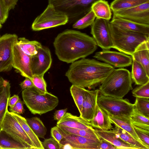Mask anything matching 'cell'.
Returning a JSON list of instances; mask_svg holds the SVG:
<instances>
[{
    "mask_svg": "<svg viewBox=\"0 0 149 149\" xmlns=\"http://www.w3.org/2000/svg\"><path fill=\"white\" fill-rule=\"evenodd\" d=\"M58 59L72 63L93 53L97 45L92 37L79 31L67 29L59 33L53 43Z\"/></svg>",
    "mask_w": 149,
    "mask_h": 149,
    "instance_id": "obj_1",
    "label": "cell"
},
{
    "mask_svg": "<svg viewBox=\"0 0 149 149\" xmlns=\"http://www.w3.org/2000/svg\"><path fill=\"white\" fill-rule=\"evenodd\" d=\"M114 69L106 63L84 58L72 63L65 75L73 85L94 90Z\"/></svg>",
    "mask_w": 149,
    "mask_h": 149,
    "instance_id": "obj_2",
    "label": "cell"
},
{
    "mask_svg": "<svg viewBox=\"0 0 149 149\" xmlns=\"http://www.w3.org/2000/svg\"><path fill=\"white\" fill-rule=\"evenodd\" d=\"M131 73L123 68L114 69L99 86V94L123 98L133 89Z\"/></svg>",
    "mask_w": 149,
    "mask_h": 149,
    "instance_id": "obj_3",
    "label": "cell"
},
{
    "mask_svg": "<svg viewBox=\"0 0 149 149\" xmlns=\"http://www.w3.org/2000/svg\"><path fill=\"white\" fill-rule=\"evenodd\" d=\"M112 48L131 56L142 42L149 40L146 35L122 29L110 22Z\"/></svg>",
    "mask_w": 149,
    "mask_h": 149,
    "instance_id": "obj_4",
    "label": "cell"
},
{
    "mask_svg": "<svg viewBox=\"0 0 149 149\" xmlns=\"http://www.w3.org/2000/svg\"><path fill=\"white\" fill-rule=\"evenodd\" d=\"M22 96L24 104L31 113L41 115L54 109L58 105V97L47 92L39 94L33 86L23 90Z\"/></svg>",
    "mask_w": 149,
    "mask_h": 149,
    "instance_id": "obj_5",
    "label": "cell"
},
{
    "mask_svg": "<svg viewBox=\"0 0 149 149\" xmlns=\"http://www.w3.org/2000/svg\"><path fill=\"white\" fill-rule=\"evenodd\" d=\"M100 0H48L49 4L65 14L70 20L78 19L90 10L92 5Z\"/></svg>",
    "mask_w": 149,
    "mask_h": 149,
    "instance_id": "obj_6",
    "label": "cell"
},
{
    "mask_svg": "<svg viewBox=\"0 0 149 149\" xmlns=\"http://www.w3.org/2000/svg\"><path fill=\"white\" fill-rule=\"evenodd\" d=\"M99 94L97 99V104L108 115L130 117L134 107V104L128 99Z\"/></svg>",
    "mask_w": 149,
    "mask_h": 149,
    "instance_id": "obj_7",
    "label": "cell"
},
{
    "mask_svg": "<svg viewBox=\"0 0 149 149\" xmlns=\"http://www.w3.org/2000/svg\"><path fill=\"white\" fill-rule=\"evenodd\" d=\"M68 22V17L65 14L49 3L44 11L34 20L31 28L33 31H39L64 25Z\"/></svg>",
    "mask_w": 149,
    "mask_h": 149,
    "instance_id": "obj_8",
    "label": "cell"
},
{
    "mask_svg": "<svg viewBox=\"0 0 149 149\" xmlns=\"http://www.w3.org/2000/svg\"><path fill=\"white\" fill-rule=\"evenodd\" d=\"M1 130H3L27 148L35 149L31 139L17 120L7 109L1 123Z\"/></svg>",
    "mask_w": 149,
    "mask_h": 149,
    "instance_id": "obj_9",
    "label": "cell"
},
{
    "mask_svg": "<svg viewBox=\"0 0 149 149\" xmlns=\"http://www.w3.org/2000/svg\"><path fill=\"white\" fill-rule=\"evenodd\" d=\"M91 33L97 45L103 50L112 48L109 20L96 18L91 25Z\"/></svg>",
    "mask_w": 149,
    "mask_h": 149,
    "instance_id": "obj_10",
    "label": "cell"
},
{
    "mask_svg": "<svg viewBox=\"0 0 149 149\" xmlns=\"http://www.w3.org/2000/svg\"><path fill=\"white\" fill-rule=\"evenodd\" d=\"M18 40L15 34H5L0 37V72L12 69L14 45Z\"/></svg>",
    "mask_w": 149,
    "mask_h": 149,
    "instance_id": "obj_11",
    "label": "cell"
},
{
    "mask_svg": "<svg viewBox=\"0 0 149 149\" xmlns=\"http://www.w3.org/2000/svg\"><path fill=\"white\" fill-rule=\"evenodd\" d=\"M113 12V16L137 23L149 25V2Z\"/></svg>",
    "mask_w": 149,
    "mask_h": 149,
    "instance_id": "obj_12",
    "label": "cell"
},
{
    "mask_svg": "<svg viewBox=\"0 0 149 149\" xmlns=\"http://www.w3.org/2000/svg\"><path fill=\"white\" fill-rule=\"evenodd\" d=\"M93 57L104 62L115 68H123L132 65L133 59L131 56L123 52L102 50L96 52Z\"/></svg>",
    "mask_w": 149,
    "mask_h": 149,
    "instance_id": "obj_13",
    "label": "cell"
},
{
    "mask_svg": "<svg viewBox=\"0 0 149 149\" xmlns=\"http://www.w3.org/2000/svg\"><path fill=\"white\" fill-rule=\"evenodd\" d=\"M52 59L49 48L45 46L38 49L31 56V66L33 75H44L51 67Z\"/></svg>",
    "mask_w": 149,
    "mask_h": 149,
    "instance_id": "obj_14",
    "label": "cell"
},
{
    "mask_svg": "<svg viewBox=\"0 0 149 149\" xmlns=\"http://www.w3.org/2000/svg\"><path fill=\"white\" fill-rule=\"evenodd\" d=\"M16 42L13 47V67L22 76L31 80L33 75L31 66V56L24 53Z\"/></svg>",
    "mask_w": 149,
    "mask_h": 149,
    "instance_id": "obj_15",
    "label": "cell"
},
{
    "mask_svg": "<svg viewBox=\"0 0 149 149\" xmlns=\"http://www.w3.org/2000/svg\"><path fill=\"white\" fill-rule=\"evenodd\" d=\"M58 128L63 137L61 141L69 143L73 149H99L100 140L89 139L69 133Z\"/></svg>",
    "mask_w": 149,
    "mask_h": 149,
    "instance_id": "obj_16",
    "label": "cell"
},
{
    "mask_svg": "<svg viewBox=\"0 0 149 149\" xmlns=\"http://www.w3.org/2000/svg\"><path fill=\"white\" fill-rule=\"evenodd\" d=\"M99 94V89L91 91L86 89L79 116L87 121L90 122L93 118Z\"/></svg>",
    "mask_w": 149,
    "mask_h": 149,
    "instance_id": "obj_17",
    "label": "cell"
},
{
    "mask_svg": "<svg viewBox=\"0 0 149 149\" xmlns=\"http://www.w3.org/2000/svg\"><path fill=\"white\" fill-rule=\"evenodd\" d=\"M56 125L72 128L95 132V129L87 121L80 116L66 112L62 117L58 121Z\"/></svg>",
    "mask_w": 149,
    "mask_h": 149,
    "instance_id": "obj_18",
    "label": "cell"
},
{
    "mask_svg": "<svg viewBox=\"0 0 149 149\" xmlns=\"http://www.w3.org/2000/svg\"><path fill=\"white\" fill-rule=\"evenodd\" d=\"M110 22L122 29L142 33L149 37V25L137 23L113 16Z\"/></svg>",
    "mask_w": 149,
    "mask_h": 149,
    "instance_id": "obj_19",
    "label": "cell"
},
{
    "mask_svg": "<svg viewBox=\"0 0 149 149\" xmlns=\"http://www.w3.org/2000/svg\"><path fill=\"white\" fill-rule=\"evenodd\" d=\"M89 123L93 127L102 131L109 130L113 128V123L108 114L97 104L93 118Z\"/></svg>",
    "mask_w": 149,
    "mask_h": 149,
    "instance_id": "obj_20",
    "label": "cell"
},
{
    "mask_svg": "<svg viewBox=\"0 0 149 149\" xmlns=\"http://www.w3.org/2000/svg\"><path fill=\"white\" fill-rule=\"evenodd\" d=\"M95 132L100 138L104 139L111 143L117 149H139L123 140L111 130L102 131L97 129Z\"/></svg>",
    "mask_w": 149,
    "mask_h": 149,
    "instance_id": "obj_21",
    "label": "cell"
},
{
    "mask_svg": "<svg viewBox=\"0 0 149 149\" xmlns=\"http://www.w3.org/2000/svg\"><path fill=\"white\" fill-rule=\"evenodd\" d=\"M131 56L142 65L149 75V40L139 45Z\"/></svg>",
    "mask_w": 149,
    "mask_h": 149,
    "instance_id": "obj_22",
    "label": "cell"
},
{
    "mask_svg": "<svg viewBox=\"0 0 149 149\" xmlns=\"http://www.w3.org/2000/svg\"><path fill=\"white\" fill-rule=\"evenodd\" d=\"M132 65L131 77L136 85H142L149 81V75L140 63L133 59Z\"/></svg>",
    "mask_w": 149,
    "mask_h": 149,
    "instance_id": "obj_23",
    "label": "cell"
},
{
    "mask_svg": "<svg viewBox=\"0 0 149 149\" xmlns=\"http://www.w3.org/2000/svg\"><path fill=\"white\" fill-rule=\"evenodd\" d=\"M108 116L113 124L125 130L136 140L142 143L135 131L130 117H126L110 115H108Z\"/></svg>",
    "mask_w": 149,
    "mask_h": 149,
    "instance_id": "obj_24",
    "label": "cell"
},
{
    "mask_svg": "<svg viewBox=\"0 0 149 149\" xmlns=\"http://www.w3.org/2000/svg\"><path fill=\"white\" fill-rule=\"evenodd\" d=\"M20 124L31 141L36 149H44L42 142L34 133L28 125L26 119L19 114L10 112Z\"/></svg>",
    "mask_w": 149,
    "mask_h": 149,
    "instance_id": "obj_25",
    "label": "cell"
},
{
    "mask_svg": "<svg viewBox=\"0 0 149 149\" xmlns=\"http://www.w3.org/2000/svg\"><path fill=\"white\" fill-rule=\"evenodd\" d=\"M91 10L96 17L109 20L111 16V10L107 1L100 0L92 6Z\"/></svg>",
    "mask_w": 149,
    "mask_h": 149,
    "instance_id": "obj_26",
    "label": "cell"
},
{
    "mask_svg": "<svg viewBox=\"0 0 149 149\" xmlns=\"http://www.w3.org/2000/svg\"><path fill=\"white\" fill-rule=\"evenodd\" d=\"M18 40L17 44L24 53L31 56L37 54L38 49L42 46L37 41H30L24 37L20 38Z\"/></svg>",
    "mask_w": 149,
    "mask_h": 149,
    "instance_id": "obj_27",
    "label": "cell"
},
{
    "mask_svg": "<svg viewBox=\"0 0 149 149\" xmlns=\"http://www.w3.org/2000/svg\"><path fill=\"white\" fill-rule=\"evenodd\" d=\"M0 147L1 149H27L22 143L2 130L0 131Z\"/></svg>",
    "mask_w": 149,
    "mask_h": 149,
    "instance_id": "obj_28",
    "label": "cell"
},
{
    "mask_svg": "<svg viewBox=\"0 0 149 149\" xmlns=\"http://www.w3.org/2000/svg\"><path fill=\"white\" fill-rule=\"evenodd\" d=\"M148 2L149 0H114L110 7L113 12L133 7Z\"/></svg>",
    "mask_w": 149,
    "mask_h": 149,
    "instance_id": "obj_29",
    "label": "cell"
},
{
    "mask_svg": "<svg viewBox=\"0 0 149 149\" xmlns=\"http://www.w3.org/2000/svg\"><path fill=\"white\" fill-rule=\"evenodd\" d=\"M111 130L123 140L139 148V149H149L143 144L136 140L125 130L116 125Z\"/></svg>",
    "mask_w": 149,
    "mask_h": 149,
    "instance_id": "obj_30",
    "label": "cell"
},
{
    "mask_svg": "<svg viewBox=\"0 0 149 149\" xmlns=\"http://www.w3.org/2000/svg\"><path fill=\"white\" fill-rule=\"evenodd\" d=\"M26 119L28 125L37 136L44 139L47 130L40 119L36 117Z\"/></svg>",
    "mask_w": 149,
    "mask_h": 149,
    "instance_id": "obj_31",
    "label": "cell"
},
{
    "mask_svg": "<svg viewBox=\"0 0 149 149\" xmlns=\"http://www.w3.org/2000/svg\"><path fill=\"white\" fill-rule=\"evenodd\" d=\"M86 89L85 88L72 85L70 88L71 95L80 114L84 95Z\"/></svg>",
    "mask_w": 149,
    "mask_h": 149,
    "instance_id": "obj_32",
    "label": "cell"
},
{
    "mask_svg": "<svg viewBox=\"0 0 149 149\" xmlns=\"http://www.w3.org/2000/svg\"><path fill=\"white\" fill-rule=\"evenodd\" d=\"M10 84L8 81L5 85L0 101V131L1 130V122L6 110L8 108V101L10 95Z\"/></svg>",
    "mask_w": 149,
    "mask_h": 149,
    "instance_id": "obj_33",
    "label": "cell"
},
{
    "mask_svg": "<svg viewBox=\"0 0 149 149\" xmlns=\"http://www.w3.org/2000/svg\"><path fill=\"white\" fill-rule=\"evenodd\" d=\"M59 128L69 133L72 134L88 138L100 140V137L94 132L86 130L70 128L56 125Z\"/></svg>",
    "mask_w": 149,
    "mask_h": 149,
    "instance_id": "obj_34",
    "label": "cell"
},
{
    "mask_svg": "<svg viewBox=\"0 0 149 149\" xmlns=\"http://www.w3.org/2000/svg\"><path fill=\"white\" fill-rule=\"evenodd\" d=\"M96 17L91 10L84 16L79 19L73 25L72 27L79 29H84L91 25Z\"/></svg>",
    "mask_w": 149,
    "mask_h": 149,
    "instance_id": "obj_35",
    "label": "cell"
},
{
    "mask_svg": "<svg viewBox=\"0 0 149 149\" xmlns=\"http://www.w3.org/2000/svg\"><path fill=\"white\" fill-rule=\"evenodd\" d=\"M130 117L133 125L143 129L149 130V118L140 114L135 109Z\"/></svg>",
    "mask_w": 149,
    "mask_h": 149,
    "instance_id": "obj_36",
    "label": "cell"
},
{
    "mask_svg": "<svg viewBox=\"0 0 149 149\" xmlns=\"http://www.w3.org/2000/svg\"><path fill=\"white\" fill-rule=\"evenodd\" d=\"M134 104L135 109L138 113L149 118V98L136 97Z\"/></svg>",
    "mask_w": 149,
    "mask_h": 149,
    "instance_id": "obj_37",
    "label": "cell"
},
{
    "mask_svg": "<svg viewBox=\"0 0 149 149\" xmlns=\"http://www.w3.org/2000/svg\"><path fill=\"white\" fill-rule=\"evenodd\" d=\"M44 75H33L31 80L34 87L38 92L41 95L48 92L47 90V83L43 77Z\"/></svg>",
    "mask_w": 149,
    "mask_h": 149,
    "instance_id": "obj_38",
    "label": "cell"
},
{
    "mask_svg": "<svg viewBox=\"0 0 149 149\" xmlns=\"http://www.w3.org/2000/svg\"><path fill=\"white\" fill-rule=\"evenodd\" d=\"M139 86L132 90V95L135 97L149 98V81Z\"/></svg>",
    "mask_w": 149,
    "mask_h": 149,
    "instance_id": "obj_39",
    "label": "cell"
},
{
    "mask_svg": "<svg viewBox=\"0 0 149 149\" xmlns=\"http://www.w3.org/2000/svg\"><path fill=\"white\" fill-rule=\"evenodd\" d=\"M135 131L142 143L149 149V130L133 125Z\"/></svg>",
    "mask_w": 149,
    "mask_h": 149,
    "instance_id": "obj_40",
    "label": "cell"
},
{
    "mask_svg": "<svg viewBox=\"0 0 149 149\" xmlns=\"http://www.w3.org/2000/svg\"><path fill=\"white\" fill-rule=\"evenodd\" d=\"M44 149H60V144L53 137L45 139L42 142Z\"/></svg>",
    "mask_w": 149,
    "mask_h": 149,
    "instance_id": "obj_41",
    "label": "cell"
},
{
    "mask_svg": "<svg viewBox=\"0 0 149 149\" xmlns=\"http://www.w3.org/2000/svg\"><path fill=\"white\" fill-rule=\"evenodd\" d=\"M3 0H0V22L4 23L8 18L9 11Z\"/></svg>",
    "mask_w": 149,
    "mask_h": 149,
    "instance_id": "obj_42",
    "label": "cell"
},
{
    "mask_svg": "<svg viewBox=\"0 0 149 149\" xmlns=\"http://www.w3.org/2000/svg\"><path fill=\"white\" fill-rule=\"evenodd\" d=\"M23 101L19 98L17 102L13 106L10 107L9 110L10 112L17 114H23L24 112L25 109L24 108Z\"/></svg>",
    "mask_w": 149,
    "mask_h": 149,
    "instance_id": "obj_43",
    "label": "cell"
},
{
    "mask_svg": "<svg viewBox=\"0 0 149 149\" xmlns=\"http://www.w3.org/2000/svg\"><path fill=\"white\" fill-rule=\"evenodd\" d=\"M50 132L51 136L60 143L63 137L58 127L56 126L52 128Z\"/></svg>",
    "mask_w": 149,
    "mask_h": 149,
    "instance_id": "obj_44",
    "label": "cell"
},
{
    "mask_svg": "<svg viewBox=\"0 0 149 149\" xmlns=\"http://www.w3.org/2000/svg\"><path fill=\"white\" fill-rule=\"evenodd\" d=\"M100 143L99 149H117L116 147L109 141L100 138Z\"/></svg>",
    "mask_w": 149,
    "mask_h": 149,
    "instance_id": "obj_45",
    "label": "cell"
},
{
    "mask_svg": "<svg viewBox=\"0 0 149 149\" xmlns=\"http://www.w3.org/2000/svg\"><path fill=\"white\" fill-rule=\"evenodd\" d=\"M19 85L23 90L34 86L32 80L28 77H25V80L19 84Z\"/></svg>",
    "mask_w": 149,
    "mask_h": 149,
    "instance_id": "obj_46",
    "label": "cell"
},
{
    "mask_svg": "<svg viewBox=\"0 0 149 149\" xmlns=\"http://www.w3.org/2000/svg\"><path fill=\"white\" fill-rule=\"evenodd\" d=\"M67 111V108L56 111L54 114V119L57 121L59 120L66 112Z\"/></svg>",
    "mask_w": 149,
    "mask_h": 149,
    "instance_id": "obj_47",
    "label": "cell"
},
{
    "mask_svg": "<svg viewBox=\"0 0 149 149\" xmlns=\"http://www.w3.org/2000/svg\"><path fill=\"white\" fill-rule=\"evenodd\" d=\"M18 0H3L5 5L10 10L13 9L17 4Z\"/></svg>",
    "mask_w": 149,
    "mask_h": 149,
    "instance_id": "obj_48",
    "label": "cell"
},
{
    "mask_svg": "<svg viewBox=\"0 0 149 149\" xmlns=\"http://www.w3.org/2000/svg\"><path fill=\"white\" fill-rule=\"evenodd\" d=\"M19 99V96L16 95H14L11 97H10L8 101V107H12L15 104Z\"/></svg>",
    "mask_w": 149,
    "mask_h": 149,
    "instance_id": "obj_49",
    "label": "cell"
},
{
    "mask_svg": "<svg viewBox=\"0 0 149 149\" xmlns=\"http://www.w3.org/2000/svg\"><path fill=\"white\" fill-rule=\"evenodd\" d=\"M7 80L0 77V101L2 96L5 85Z\"/></svg>",
    "mask_w": 149,
    "mask_h": 149,
    "instance_id": "obj_50",
    "label": "cell"
},
{
    "mask_svg": "<svg viewBox=\"0 0 149 149\" xmlns=\"http://www.w3.org/2000/svg\"><path fill=\"white\" fill-rule=\"evenodd\" d=\"M1 24H2L0 22V29H1V27L2 26V25Z\"/></svg>",
    "mask_w": 149,
    "mask_h": 149,
    "instance_id": "obj_51",
    "label": "cell"
}]
</instances>
